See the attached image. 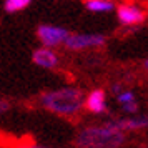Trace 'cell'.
<instances>
[{
    "instance_id": "cell-1",
    "label": "cell",
    "mask_w": 148,
    "mask_h": 148,
    "mask_svg": "<svg viewBox=\"0 0 148 148\" xmlns=\"http://www.w3.org/2000/svg\"><path fill=\"white\" fill-rule=\"evenodd\" d=\"M38 103L58 116H77L85 108V93L77 87H63L43 92Z\"/></svg>"
},
{
    "instance_id": "cell-2",
    "label": "cell",
    "mask_w": 148,
    "mask_h": 148,
    "mask_svg": "<svg viewBox=\"0 0 148 148\" xmlns=\"http://www.w3.org/2000/svg\"><path fill=\"white\" fill-rule=\"evenodd\" d=\"M127 141V135L110 120L101 125L82 128L77 133L73 145L77 148H121Z\"/></svg>"
},
{
    "instance_id": "cell-3",
    "label": "cell",
    "mask_w": 148,
    "mask_h": 148,
    "mask_svg": "<svg viewBox=\"0 0 148 148\" xmlns=\"http://www.w3.org/2000/svg\"><path fill=\"white\" fill-rule=\"evenodd\" d=\"M107 37L101 34H70L65 38L63 45L68 50H85L92 47L105 45Z\"/></svg>"
},
{
    "instance_id": "cell-4",
    "label": "cell",
    "mask_w": 148,
    "mask_h": 148,
    "mask_svg": "<svg viewBox=\"0 0 148 148\" xmlns=\"http://www.w3.org/2000/svg\"><path fill=\"white\" fill-rule=\"evenodd\" d=\"M70 32H68L67 28L63 27H55V25H38L37 28V37H38V40L42 42V45L43 47H57V45H60L65 42Z\"/></svg>"
},
{
    "instance_id": "cell-5",
    "label": "cell",
    "mask_w": 148,
    "mask_h": 148,
    "mask_svg": "<svg viewBox=\"0 0 148 148\" xmlns=\"http://www.w3.org/2000/svg\"><path fill=\"white\" fill-rule=\"evenodd\" d=\"M116 18L121 25H140L147 20V12L133 3H121L116 7Z\"/></svg>"
},
{
    "instance_id": "cell-6",
    "label": "cell",
    "mask_w": 148,
    "mask_h": 148,
    "mask_svg": "<svg viewBox=\"0 0 148 148\" xmlns=\"http://www.w3.org/2000/svg\"><path fill=\"white\" fill-rule=\"evenodd\" d=\"M32 62L42 68L52 70V68L58 67V55L55 53L52 48L42 47V48H37L32 53Z\"/></svg>"
},
{
    "instance_id": "cell-7",
    "label": "cell",
    "mask_w": 148,
    "mask_h": 148,
    "mask_svg": "<svg viewBox=\"0 0 148 148\" xmlns=\"http://www.w3.org/2000/svg\"><path fill=\"white\" fill-rule=\"evenodd\" d=\"M85 108L90 113H105L107 112V93L105 90L97 88L85 97Z\"/></svg>"
},
{
    "instance_id": "cell-8",
    "label": "cell",
    "mask_w": 148,
    "mask_h": 148,
    "mask_svg": "<svg viewBox=\"0 0 148 148\" xmlns=\"http://www.w3.org/2000/svg\"><path fill=\"white\" fill-rule=\"evenodd\" d=\"M116 128H120L121 132H136V130H143L148 128V115H141V116H130V118H116L112 120Z\"/></svg>"
},
{
    "instance_id": "cell-9",
    "label": "cell",
    "mask_w": 148,
    "mask_h": 148,
    "mask_svg": "<svg viewBox=\"0 0 148 148\" xmlns=\"http://www.w3.org/2000/svg\"><path fill=\"white\" fill-rule=\"evenodd\" d=\"M83 3H85V8H88L90 12H98V14L112 12L116 8L115 2H112V0H85Z\"/></svg>"
},
{
    "instance_id": "cell-10",
    "label": "cell",
    "mask_w": 148,
    "mask_h": 148,
    "mask_svg": "<svg viewBox=\"0 0 148 148\" xmlns=\"http://www.w3.org/2000/svg\"><path fill=\"white\" fill-rule=\"evenodd\" d=\"M30 3H32V0H5L3 8L7 14H15V12H20L23 8H27Z\"/></svg>"
},
{
    "instance_id": "cell-11",
    "label": "cell",
    "mask_w": 148,
    "mask_h": 148,
    "mask_svg": "<svg viewBox=\"0 0 148 148\" xmlns=\"http://www.w3.org/2000/svg\"><path fill=\"white\" fill-rule=\"evenodd\" d=\"M116 100H118L120 105H123V103H128V101H133L135 95H133V92H130V90H123L121 93L116 95Z\"/></svg>"
},
{
    "instance_id": "cell-12",
    "label": "cell",
    "mask_w": 148,
    "mask_h": 148,
    "mask_svg": "<svg viewBox=\"0 0 148 148\" xmlns=\"http://www.w3.org/2000/svg\"><path fill=\"white\" fill-rule=\"evenodd\" d=\"M121 108H123V112H125V113H136L140 107H138V103L133 100V101H128V103H123Z\"/></svg>"
},
{
    "instance_id": "cell-13",
    "label": "cell",
    "mask_w": 148,
    "mask_h": 148,
    "mask_svg": "<svg viewBox=\"0 0 148 148\" xmlns=\"http://www.w3.org/2000/svg\"><path fill=\"white\" fill-rule=\"evenodd\" d=\"M10 110V101L8 100H0V116Z\"/></svg>"
},
{
    "instance_id": "cell-14",
    "label": "cell",
    "mask_w": 148,
    "mask_h": 148,
    "mask_svg": "<svg viewBox=\"0 0 148 148\" xmlns=\"http://www.w3.org/2000/svg\"><path fill=\"white\" fill-rule=\"evenodd\" d=\"M18 148H48V147H43V145H37V143H23V145H20Z\"/></svg>"
},
{
    "instance_id": "cell-15",
    "label": "cell",
    "mask_w": 148,
    "mask_h": 148,
    "mask_svg": "<svg viewBox=\"0 0 148 148\" xmlns=\"http://www.w3.org/2000/svg\"><path fill=\"white\" fill-rule=\"evenodd\" d=\"M112 93L113 95L121 93V83H113V85H112Z\"/></svg>"
},
{
    "instance_id": "cell-16",
    "label": "cell",
    "mask_w": 148,
    "mask_h": 148,
    "mask_svg": "<svg viewBox=\"0 0 148 148\" xmlns=\"http://www.w3.org/2000/svg\"><path fill=\"white\" fill-rule=\"evenodd\" d=\"M143 67H145V70H148V58L145 62H143Z\"/></svg>"
},
{
    "instance_id": "cell-17",
    "label": "cell",
    "mask_w": 148,
    "mask_h": 148,
    "mask_svg": "<svg viewBox=\"0 0 148 148\" xmlns=\"http://www.w3.org/2000/svg\"><path fill=\"white\" fill-rule=\"evenodd\" d=\"M123 2H125V3H130V2H132V0H123Z\"/></svg>"
}]
</instances>
